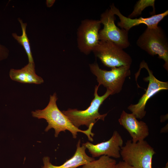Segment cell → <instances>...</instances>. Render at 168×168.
Segmentation results:
<instances>
[{
  "label": "cell",
  "mask_w": 168,
  "mask_h": 168,
  "mask_svg": "<svg viewBox=\"0 0 168 168\" xmlns=\"http://www.w3.org/2000/svg\"><path fill=\"white\" fill-rule=\"evenodd\" d=\"M58 99L56 93L50 95L49 103L46 107L43 110L32 111L31 113L33 117L38 119H45L48 125L45 131L47 132L50 129L54 128L55 137H58L61 132H65L66 130H68L71 133L74 138H77L78 132H81L86 135L90 141L93 142L92 137L95 134L92 132V129L94 124H91L88 128L85 130H81L75 127L58 108L56 103Z\"/></svg>",
  "instance_id": "cell-1"
},
{
  "label": "cell",
  "mask_w": 168,
  "mask_h": 168,
  "mask_svg": "<svg viewBox=\"0 0 168 168\" xmlns=\"http://www.w3.org/2000/svg\"><path fill=\"white\" fill-rule=\"evenodd\" d=\"M137 45L149 55H158V58L163 60V66L168 71V40L164 30L161 26L155 28L147 27L139 36Z\"/></svg>",
  "instance_id": "cell-2"
},
{
  "label": "cell",
  "mask_w": 168,
  "mask_h": 168,
  "mask_svg": "<svg viewBox=\"0 0 168 168\" xmlns=\"http://www.w3.org/2000/svg\"><path fill=\"white\" fill-rule=\"evenodd\" d=\"M99 87L98 85L96 86L94 97L91 101L90 106L86 109L80 110L75 109H69L67 110L62 111L76 127L78 128L81 125H85L88 128L90 124H95L99 119L104 121L107 113L101 114L99 112V110L103 101L111 95V92L107 89L103 95L99 96L97 92Z\"/></svg>",
  "instance_id": "cell-3"
},
{
  "label": "cell",
  "mask_w": 168,
  "mask_h": 168,
  "mask_svg": "<svg viewBox=\"0 0 168 168\" xmlns=\"http://www.w3.org/2000/svg\"><path fill=\"white\" fill-rule=\"evenodd\" d=\"M154 148L144 140L136 143L128 140L121 148L123 161L133 168H152Z\"/></svg>",
  "instance_id": "cell-4"
},
{
  "label": "cell",
  "mask_w": 168,
  "mask_h": 168,
  "mask_svg": "<svg viewBox=\"0 0 168 168\" xmlns=\"http://www.w3.org/2000/svg\"><path fill=\"white\" fill-rule=\"evenodd\" d=\"M90 70L95 75L98 85H103L111 92V95L118 94L122 90L126 78L130 75V66H122L111 68L110 71L102 69L96 63L89 64Z\"/></svg>",
  "instance_id": "cell-5"
},
{
  "label": "cell",
  "mask_w": 168,
  "mask_h": 168,
  "mask_svg": "<svg viewBox=\"0 0 168 168\" xmlns=\"http://www.w3.org/2000/svg\"><path fill=\"white\" fill-rule=\"evenodd\" d=\"M92 52L106 67L113 68L130 66L132 59L122 49L109 41L100 40Z\"/></svg>",
  "instance_id": "cell-6"
},
{
  "label": "cell",
  "mask_w": 168,
  "mask_h": 168,
  "mask_svg": "<svg viewBox=\"0 0 168 168\" xmlns=\"http://www.w3.org/2000/svg\"><path fill=\"white\" fill-rule=\"evenodd\" d=\"M142 68H145L148 73V76L143 79L144 81L149 82L147 88L137 104H131L128 107V109L137 119H140L143 118L146 115L145 108L148 100L159 91L168 89V82L161 81L156 79L154 76L152 71L149 69L147 64L144 61L140 64L139 70L136 73L137 76H139V72Z\"/></svg>",
  "instance_id": "cell-7"
},
{
  "label": "cell",
  "mask_w": 168,
  "mask_h": 168,
  "mask_svg": "<svg viewBox=\"0 0 168 168\" xmlns=\"http://www.w3.org/2000/svg\"><path fill=\"white\" fill-rule=\"evenodd\" d=\"M115 15L110 9L101 14L100 21L104 26L99 31V40L110 41L123 49H126L130 45L128 31L118 27L115 23Z\"/></svg>",
  "instance_id": "cell-8"
},
{
  "label": "cell",
  "mask_w": 168,
  "mask_h": 168,
  "mask_svg": "<svg viewBox=\"0 0 168 168\" xmlns=\"http://www.w3.org/2000/svg\"><path fill=\"white\" fill-rule=\"evenodd\" d=\"M101 24L98 20L87 19L82 21L77 32V46L82 52L88 54L98 45Z\"/></svg>",
  "instance_id": "cell-9"
},
{
  "label": "cell",
  "mask_w": 168,
  "mask_h": 168,
  "mask_svg": "<svg viewBox=\"0 0 168 168\" xmlns=\"http://www.w3.org/2000/svg\"><path fill=\"white\" fill-rule=\"evenodd\" d=\"M123 144L121 136L117 131H114L108 141L96 144L87 142L82 145L88 149L93 158L105 155L118 158L121 157L120 152Z\"/></svg>",
  "instance_id": "cell-10"
},
{
  "label": "cell",
  "mask_w": 168,
  "mask_h": 168,
  "mask_svg": "<svg viewBox=\"0 0 168 168\" xmlns=\"http://www.w3.org/2000/svg\"><path fill=\"white\" fill-rule=\"evenodd\" d=\"M119 122L128 132L132 141L134 143L144 140L149 135V129L144 122L139 121L132 113H128L123 110Z\"/></svg>",
  "instance_id": "cell-11"
},
{
  "label": "cell",
  "mask_w": 168,
  "mask_h": 168,
  "mask_svg": "<svg viewBox=\"0 0 168 168\" xmlns=\"http://www.w3.org/2000/svg\"><path fill=\"white\" fill-rule=\"evenodd\" d=\"M110 9L114 15L119 17L120 21L118 22V26L121 29L128 31L133 27L142 24L146 25L148 28H156L158 26L159 23L168 15L167 10L161 13L153 15L147 18L141 17L138 18L131 19L124 16L114 4L110 6Z\"/></svg>",
  "instance_id": "cell-12"
},
{
  "label": "cell",
  "mask_w": 168,
  "mask_h": 168,
  "mask_svg": "<svg viewBox=\"0 0 168 168\" xmlns=\"http://www.w3.org/2000/svg\"><path fill=\"white\" fill-rule=\"evenodd\" d=\"M80 143L79 139L77 143L76 150L74 155L61 165H54L50 162L49 157H44L42 168H77L95 160L94 158L86 154L85 152L86 147L82 145L81 146Z\"/></svg>",
  "instance_id": "cell-13"
},
{
  "label": "cell",
  "mask_w": 168,
  "mask_h": 168,
  "mask_svg": "<svg viewBox=\"0 0 168 168\" xmlns=\"http://www.w3.org/2000/svg\"><path fill=\"white\" fill-rule=\"evenodd\" d=\"M9 75L12 80L23 83L40 84L44 82L43 78L36 74L34 63H29L20 69L12 68Z\"/></svg>",
  "instance_id": "cell-14"
},
{
  "label": "cell",
  "mask_w": 168,
  "mask_h": 168,
  "mask_svg": "<svg viewBox=\"0 0 168 168\" xmlns=\"http://www.w3.org/2000/svg\"><path fill=\"white\" fill-rule=\"evenodd\" d=\"M18 20L21 25L22 34L19 36L16 33H12V36L24 49L27 55L29 63H34L29 40L26 32L27 24L26 23L23 22L22 20L20 18H18Z\"/></svg>",
  "instance_id": "cell-15"
},
{
  "label": "cell",
  "mask_w": 168,
  "mask_h": 168,
  "mask_svg": "<svg viewBox=\"0 0 168 168\" xmlns=\"http://www.w3.org/2000/svg\"><path fill=\"white\" fill-rule=\"evenodd\" d=\"M116 161L106 156H102L99 159L94 160L82 166L80 168H115Z\"/></svg>",
  "instance_id": "cell-16"
},
{
  "label": "cell",
  "mask_w": 168,
  "mask_h": 168,
  "mask_svg": "<svg viewBox=\"0 0 168 168\" xmlns=\"http://www.w3.org/2000/svg\"><path fill=\"white\" fill-rule=\"evenodd\" d=\"M155 1L154 0H139L138 1L134 6L132 12L128 16V17L132 19L141 15L142 11L146 7H152L153 12L155 13Z\"/></svg>",
  "instance_id": "cell-17"
},
{
  "label": "cell",
  "mask_w": 168,
  "mask_h": 168,
  "mask_svg": "<svg viewBox=\"0 0 168 168\" xmlns=\"http://www.w3.org/2000/svg\"><path fill=\"white\" fill-rule=\"evenodd\" d=\"M9 53V49L0 43V61L6 59L8 56Z\"/></svg>",
  "instance_id": "cell-18"
},
{
  "label": "cell",
  "mask_w": 168,
  "mask_h": 168,
  "mask_svg": "<svg viewBox=\"0 0 168 168\" xmlns=\"http://www.w3.org/2000/svg\"><path fill=\"white\" fill-rule=\"evenodd\" d=\"M115 168H133L124 161H120L116 164Z\"/></svg>",
  "instance_id": "cell-19"
},
{
  "label": "cell",
  "mask_w": 168,
  "mask_h": 168,
  "mask_svg": "<svg viewBox=\"0 0 168 168\" xmlns=\"http://www.w3.org/2000/svg\"><path fill=\"white\" fill-rule=\"evenodd\" d=\"M55 0H47L46 1V5L48 7H50L52 6L54 4Z\"/></svg>",
  "instance_id": "cell-20"
},
{
  "label": "cell",
  "mask_w": 168,
  "mask_h": 168,
  "mask_svg": "<svg viewBox=\"0 0 168 168\" xmlns=\"http://www.w3.org/2000/svg\"><path fill=\"white\" fill-rule=\"evenodd\" d=\"M167 128H168V126H167V125L165 127L163 128L161 130V133H165L167 132V129L168 130V128L167 129Z\"/></svg>",
  "instance_id": "cell-21"
},
{
  "label": "cell",
  "mask_w": 168,
  "mask_h": 168,
  "mask_svg": "<svg viewBox=\"0 0 168 168\" xmlns=\"http://www.w3.org/2000/svg\"><path fill=\"white\" fill-rule=\"evenodd\" d=\"M162 168H168V162H167V163H166L165 167Z\"/></svg>",
  "instance_id": "cell-22"
}]
</instances>
